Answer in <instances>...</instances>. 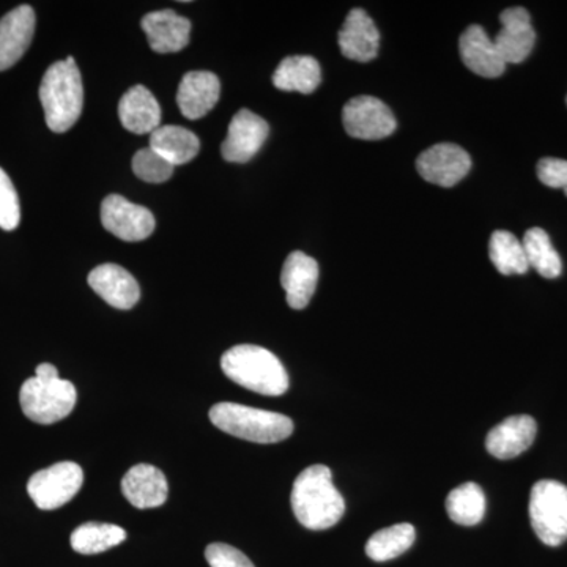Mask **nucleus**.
<instances>
[{
	"instance_id": "a211bd4d",
	"label": "nucleus",
	"mask_w": 567,
	"mask_h": 567,
	"mask_svg": "<svg viewBox=\"0 0 567 567\" xmlns=\"http://www.w3.org/2000/svg\"><path fill=\"white\" fill-rule=\"evenodd\" d=\"M338 41L339 50L350 61L369 62L379 54V29L371 17L361 9H353L347 14Z\"/></svg>"
},
{
	"instance_id": "dca6fc26",
	"label": "nucleus",
	"mask_w": 567,
	"mask_h": 567,
	"mask_svg": "<svg viewBox=\"0 0 567 567\" xmlns=\"http://www.w3.org/2000/svg\"><path fill=\"white\" fill-rule=\"evenodd\" d=\"M536 434L535 417L528 415L507 417L488 432L486 439L488 454L499 461H511L520 456L533 445Z\"/></svg>"
},
{
	"instance_id": "7ed1b4c3",
	"label": "nucleus",
	"mask_w": 567,
	"mask_h": 567,
	"mask_svg": "<svg viewBox=\"0 0 567 567\" xmlns=\"http://www.w3.org/2000/svg\"><path fill=\"white\" fill-rule=\"evenodd\" d=\"M40 102L51 132H69L80 121L84 106V89L73 58L55 62L47 70L41 80Z\"/></svg>"
},
{
	"instance_id": "f3484780",
	"label": "nucleus",
	"mask_w": 567,
	"mask_h": 567,
	"mask_svg": "<svg viewBox=\"0 0 567 567\" xmlns=\"http://www.w3.org/2000/svg\"><path fill=\"white\" fill-rule=\"evenodd\" d=\"M221 82L210 71H189L178 85L177 103L189 121L203 118L216 106Z\"/></svg>"
},
{
	"instance_id": "f257e3e1",
	"label": "nucleus",
	"mask_w": 567,
	"mask_h": 567,
	"mask_svg": "<svg viewBox=\"0 0 567 567\" xmlns=\"http://www.w3.org/2000/svg\"><path fill=\"white\" fill-rule=\"evenodd\" d=\"M295 517L305 528L322 532L334 527L346 513V502L327 465H311L295 480L290 495Z\"/></svg>"
},
{
	"instance_id": "f03ea898",
	"label": "nucleus",
	"mask_w": 567,
	"mask_h": 567,
	"mask_svg": "<svg viewBox=\"0 0 567 567\" xmlns=\"http://www.w3.org/2000/svg\"><path fill=\"white\" fill-rule=\"evenodd\" d=\"M221 369L234 383L257 394L278 398L289 390V374L286 368L275 353L264 347H233L223 354Z\"/></svg>"
},
{
	"instance_id": "6e6552de",
	"label": "nucleus",
	"mask_w": 567,
	"mask_h": 567,
	"mask_svg": "<svg viewBox=\"0 0 567 567\" xmlns=\"http://www.w3.org/2000/svg\"><path fill=\"white\" fill-rule=\"evenodd\" d=\"M342 123L349 136L363 141L385 140L398 126L390 107L369 95L357 96L346 104Z\"/></svg>"
},
{
	"instance_id": "aec40b11",
	"label": "nucleus",
	"mask_w": 567,
	"mask_h": 567,
	"mask_svg": "<svg viewBox=\"0 0 567 567\" xmlns=\"http://www.w3.org/2000/svg\"><path fill=\"white\" fill-rule=\"evenodd\" d=\"M319 281V264L308 254L295 251L284 262L281 286L286 290L287 305L305 309L311 301Z\"/></svg>"
},
{
	"instance_id": "cd10ccee",
	"label": "nucleus",
	"mask_w": 567,
	"mask_h": 567,
	"mask_svg": "<svg viewBox=\"0 0 567 567\" xmlns=\"http://www.w3.org/2000/svg\"><path fill=\"white\" fill-rule=\"evenodd\" d=\"M488 256L502 275H525L529 270L524 245L518 241L516 235L507 230H496L492 234Z\"/></svg>"
},
{
	"instance_id": "0eeeda50",
	"label": "nucleus",
	"mask_w": 567,
	"mask_h": 567,
	"mask_svg": "<svg viewBox=\"0 0 567 567\" xmlns=\"http://www.w3.org/2000/svg\"><path fill=\"white\" fill-rule=\"evenodd\" d=\"M84 483V472L74 462H59L40 470L28 483V494L41 511L59 509L73 499Z\"/></svg>"
},
{
	"instance_id": "412c9836",
	"label": "nucleus",
	"mask_w": 567,
	"mask_h": 567,
	"mask_svg": "<svg viewBox=\"0 0 567 567\" xmlns=\"http://www.w3.org/2000/svg\"><path fill=\"white\" fill-rule=\"evenodd\" d=\"M458 51L466 69L472 70L477 76L498 78L505 73L506 63L496 51L494 40L488 39L481 25H470L462 33Z\"/></svg>"
},
{
	"instance_id": "2eb2a0df",
	"label": "nucleus",
	"mask_w": 567,
	"mask_h": 567,
	"mask_svg": "<svg viewBox=\"0 0 567 567\" xmlns=\"http://www.w3.org/2000/svg\"><path fill=\"white\" fill-rule=\"evenodd\" d=\"M89 284L112 308L132 309L140 301V284L121 265L103 264L93 268Z\"/></svg>"
},
{
	"instance_id": "2f4dec72",
	"label": "nucleus",
	"mask_w": 567,
	"mask_h": 567,
	"mask_svg": "<svg viewBox=\"0 0 567 567\" xmlns=\"http://www.w3.org/2000/svg\"><path fill=\"white\" fill-rule=\"evenodd\" d=\"M205 559L210 567H256L244 551L223 543L210 544L205 548Z\"/></svg>"
},
{
	"instance_id": "20e7f679",
	"label": "nucleus",
	"mask_w": 567,
	"mask_h": 567,
	"mask_svg": "<svg viewBox=\"0 0 567 567\" xmlns=\"http://www.w3.org/2000/svg\"><path fill=\"white\" fill-rule=\"evenodd\" d=\"M210 421L226 434L262 445L284 442L293 432V421L289 416L234 402L213 405Z\"/></svg>"
},
{
	"instance_id": "b1692460",
	"label": "nucleus",
	"mask_w": 567,
	"mask_h": 567,
	"mask_svg": "<svg viewBox=\"0 0 567 567\" xmlns=\"http://www.w3.org/2000/svg\"><path fill=\"white\" fill-rule=\"evenodd\" d=\"M151 148L175 167L196 158L200 141L196 134L182 126L164 125L151 134Z\"/></svg>"
},
{
	"instance_id": "423d86ee",
	"label": "nucleus",
	"mask_w": 567,
	"mask_h": 567,
	"mask_svg": "<svg viewBox=\"0 0 567 567\" xmlns=\"http://www.w3.org/2000/svg\"><path fill=\"white\" fill-rule=\"evenodd\" d=\"M529 520L540 543L561 546L567 540V487L558 481L536 483L529 495Z\"/></svg>"
},
{
	"instance_id": "9d476101",
	"label": "nucleus",
	"mask_w": 567,
	"mask_h": 567,
	"mask_svg": "<svg viewBox=\"0 0 567 567\" xmlns=\"http://www.w3.org/2000/svg\"><path fill=\"white\" fill-rule=\"evenodd\" d=\"M472 169V158L456 144H435L421 153L416 159V171L425 182L442 188L457 185Z\"/></svg>"
},
{
	"instance_id": "39448f33",
	"label": "nucleus",
	"mask_w": 567,
	"mask_h": 567,
	"mask_svg": "<svg viewBox=\"0 0 567 567\" xmlns=\"http://www.w3.org/2000/svg\"><path fill=\"white\" fill-rule=\"evenodd\" d=\"M76 388L61 377L41 380L39 377L25 380L20 391V404L24 415L37 424L59 423L73 412L76 405Z\"/></svg>"
},
{
	"instance_id": "c756f323",
	"label": "nucleus",
	"mask_w": 567,
	"mask_h": 567,
	"mask_svg": "<svg viewBox=\"0 0 567 567\" xmlns=\"http://www.w3.org/2000/svg\"><path fill=\"white\" fill-rule=\"evenodd\" d=\"M133 173L142 182L163 183L174 174V166L153 148H142L133 158Z\"/></svg>"
},
{
	"instance_id": "1a4fd4ad",
	"label": "nucleus",
	"mask_w": 567,
	"mask_h": 567,
	"mask_svg": "<svg viewBox=\"0 0 567 567\" xmlns=\"http://www.w3.org/2000/svg\"><path fill=\"white\" fill-rule=\"evenodd\" d=\"M104 229L125 241H142L155 230V216L148 208L111 194L102 204Z\"/></svg>"
},
{
	"instance_id": "4468645a",
	"label": "nucleus",
	"mask_w": 567,
	"mask_h": 567,
	"mask_svg": "<svg viewBox=\"0 0 567 567\" xmlns=\"http://www.w3.org/2000/svg\"><path fill=\"white\" fill-rule=\"evenodd\" d=\"M142 31L147 35L148 44L159 54L182 51L188 47L192 22L174 10L152 11L141 21Z\"/></svg>"
},
{
	"instance_id": "bb28decb",
	"label": "nucleus",
	"mask_w": 567,
	"mask_h": 567,
	"mask_svg": "<svg viewBox=\"0 0 567 567\" xmlns=\"http://www.w3.org/2000/svg\"><path fill=\"white\" fill-rule=\"evenodd\" d=\"M416 529L412 524H398L374 533L365 544V555L377 563L401 557L415 544Z\"/></svg>"
},
{
	"instance_id": "5701e85b",
	"label": "nucleus",
	"mask_w": 567,
	"mask_h": 567,
	"mask_svg": "<svg viewBox=\"0 0 567 567\" xmlns=\"http://www.w3.org/2000/svg\"><path fill=\"white\" fill-rule=\"evenodd\" d=\"M322 82L319 62L309 55H292L279 63L274 74L276 89L282 92H300L309 95Z\"/></svg>"
},
{
	"instance_id": "4be33fe9",
	"label": "nucleus",
	"mask_w": 567,
	"mask_h": 567,
	"mask_svg": "<svg viewBox=\"0 0 567 567\" xmlns=\"http://www.w3.org/2000/svg\"><path fill=\"white\" fill-rule=\"evenodd\" d=\"M123 128L134 134L153 133L162 126V107L144 85H134L118 103Z\"/></svg>"
},
{
	"instance_id": "a878e982",
	"label": "nucleus",
	"mask_w": 567,
	"mask_h": 567,
	"mask_svg": "<svg viewBox=\"0 0 567 567\" xmlns=\"http://www.w3.org/2000/svg\"><path fill=\"white\" fill-rule=\"evenodd\" d=\"M447 516L457 525L475 527L486 514V495L475 483L453 488L446 498Z\"/></svg>"
},
{
	"instance_id": "393cba45",
	"label": "nucleus",
	"mask_w": 567,
	"mask_h": 567,
	"mask_svg": "<svg viewBox=\"0 0 567 567\" xmlns=\"http://www.w3.org/2000/svg\"><path fill=\"white\" fill-rule=\"evenodd\" d=\"M126 539V532L118 525L87 522L71 533V547L81 555H96L121 546Z\"/></svg>"
},
{
	"instance_id": "473e14b6",
	"label": "nucleus",
	"mask_w": 567,
	"mask_h": 567,
	"mask_svg": "<svg viewBox=\"0 0 567 567\" xmlns=\"http://www.w3.org/2000/svg\"><path fill=\"white\" fill-rule=\"evenodd\" d=\"M537 178L548 188L565 189L567 196V162L559 158H543L537 163Z\"/></svg>"
},
{
	"instance_id": "6ab92c4d",
	"label": "nucleus",
	"mask_w": 567,
	"mask_h": 567,
	"mask_svg": "<svg viewBox=\"0 0 567 567\" xmlns=\"http://www.w3.org/2000/svg\"><path fill=\"white\" fill-rule=\"evenodd\" d=\"M125 498L137 509H153L166 503L169 486L162 470L148 464L134 465L122 480Z\"/></svg>"
},
{
	"instance_id": "ddd939ff",
	"label": "nucleus",
	"mask_w": 567,
	"mask_h": 567,
	"mask_svg": "<svg viewBox=\"0 0 567 567\" xmlns=\"http://www.w3.org/2000/svg\"><path fill=\"white\" fill-rule=\"evenodd\" d=\"M35 11L21 6L0 20V71L11 69L31 47L35 33Z\"/></svg>"
},
{
	"instance_id": "f8f14e48",
	"label": "nucleus",
	"mask_w": 567,
	"mask_h": 567,
	"mask_svg": "<svg viewBox=\"0 0 567 567\" xmlns=\"http://www.w3.org/2000/svg\"><path fill=\"white\" fill-rule=\"evenodd\" d=\"M502 29L496 33L494 44L503 62L520 63L532 54L536 43V32L532 17L522 7H513L499 14Z\"/></svg>"
},
{
	"instance_id": "9b49d317",
	"label": "nucleus",
	"mask_w": 567,
	"mask_h": 567,
	"mask_svg": "<svg viewBox=\"0 0 567 567\" xmlns=\"http://www.w3.org/2000/svg\"><path fill=\"white\" fill-rule=\"evenodd\" d=\"M270 126L260 115L249 110L238 111L229 125L226 141L223 142V158L229 163H248L262 148Z\"/></svg>"
},
{
	"instance_id": "c85d7f7f",
	"label": "nucleus",
	"mask_w": 567,
	"mask_h": 567,
	"mask_svg": "<svg viewBox=\"0 0 567 567\" xmlns=\"http://www.w3.org/2000/svg\"><path fill=\"white\" fill-rule=\"evenodd\" d=\"M522 245L527 254L529 268H535L546 279H555L561 275V257L555 251L546 230L533 227L525 234Z\"/></svg>"
},
{
	"instance_id": "7c9ffc66",
	"label": "nucleus",
	"mask_w": 567,
	"mask_h": 567,
	"mask_svg": "<svg viewBox=\"0 0 567 567\" xmlns=\"http://www.w3.org/2000/svg\"><path fill=\"white\" fill-rule=\"evenodd\" d=\"M21 221V205L9 175L0 167V229H17Z\"/></svg>"
},
{
	"instance_id": "72a5a7b5",
	"label": "nucleus",
	"mask_w": 567,
	"mask_h": 567,
	"mask_svg": "<svg viewBox=\"0 0 567 567\" xmlns=\"http://www.w3.org/2000/svg\"><path fill=\"white\" fill-rule=\"evenodd\" d=\"M35 377H39L41 380H54L59 379V371L55 365L43 363L37 368Z\"/></svg>"
}]
</instances>
